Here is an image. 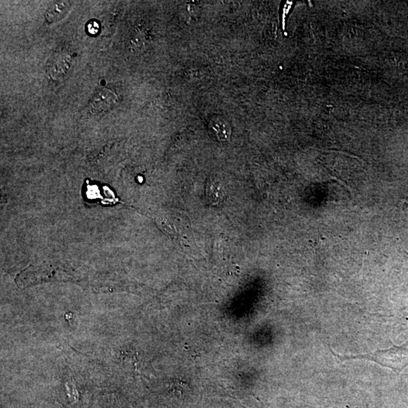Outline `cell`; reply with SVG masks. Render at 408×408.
Here are the masks:
<instances>
[{
    "label": "cell",
    "mask_w": 408,
    "mask_h": 408,
    "mask_svg": "<svg viewBox=\"0 0 408 408\" xmlns=\"http://www.w3.org/2000/svg\"><path fill=\"white\" fill-rule=\"evenodd\" d=\"M369 358L397 373H400L408 366V342L400 346L376 351L373 356H369Z\"/></svg>",
    "instance_id": "cell-1"
},
{
    "label": "cell",
    "mask_w": 408,
    "mask_h": 408,
    "mask_svg": "<svg viewBox=\"0 0 408 408\" xmlns=\"http://www.w3.org/2000/svg\"><path fill=\"white\" fill-rule=\"evenodd\" d=\"M118 101L115 92L109 89H101L91 101V111L94 114H100L111 109Z\"/></svg>",
    "instance_id": "cell-2"
},
{
    "label": "cell",
    "mask_w": 408,
    "mask_h": 408,
    "mask_svg": "<svg viewBox=\"0 0 408 408\" xmlns=\"http://www.w3.org/2000/svg\"><path fill=\"white\" fill-rule=\"evenodd\" d=\"M71 56L62 53H56L48 62L47 74L53 80H61L71 68Z\"/></svg>",
    "instance_id": "cell-3"
},
{
    "label": "cell",
    "mask_w": 408,
    "mask_h": 408,
    "mask_svg": "<svg viewBox=\"0 0 408 408\" xmlns=\"http://www.w3.org/2000/svg\"><path fill=\"white\" fill-rule=\"evenodd\" d=\"M71 4L68 1H59L51 4L46 13V19L49 23L60 22L71 10Z\"/></svg>",
    "instance_id": "cell-4"
},
{
    "label": "cell",
    "mask_w": 408,
    "mask_h": 408,
    "mask_svg": "<svg viewBox=\"0 0 408 408\" xmlns=\"http://www.w3.org/2000/svg\"><path fill=\"white\" fill-rule=\"evenodd\" d=\"M207 193H208V198L210 202L214 205L222 203L225 198L224 191H223V187L220 184H208Z\"/></svg>",
    "instance_id": "cell-5"
},
{
    "label": "cell",
    "mask_w": 408,
    "mask_h": 408,
    "mask_svg": "<svg viewBox=\"0 0 408 408\" xmlns=\"http://www.w3.org/2000/svg\"><path fill=\"white\" fill-rule=\"evenodd\" d=\"M212 129L217 138L220 141H226L230 137V128L223 121H215L213 125Z\"/></svg>",
    "instance_id": "cell-6"
},
{
    "label": "cell",
    "mask_w": 408,
    "mask_h": 408,
    "mask_svg": "<svg viewBox=\"0 0 408 408\" xmlns=\"http://www.w3.org/2000/svg\"><path fill=\"white\" fill-rule=\"evenodd\" d=\"M99 25L96 22H92L88 25V31L91 34H95L98 32Z\"/></svg>",
    "instance_id": "cell-7"
}]
</instances>
